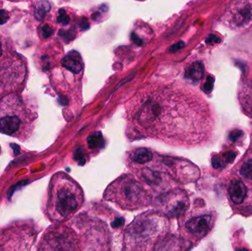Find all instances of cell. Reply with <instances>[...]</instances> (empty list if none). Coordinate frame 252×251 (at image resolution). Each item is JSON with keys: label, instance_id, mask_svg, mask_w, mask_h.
<instances>
[{"label": "cell", "instance_id": "cell-12", "mask_svg": "<svg viewBox=\"0 0 252 251\" xmlns=\"http://www.w3.org/2000/svg\"><path fill=\"white\" fill-rule=\"evenodd\" d=\"M154 155L151 150L145 147L136 148L128 153L129 163L131 166L145 165L151 162Z\"/></svg>", "mask_w": 252, "mask_h": 251}, {"label": "cell", "instance_id": "cell-8", "mask_svg": "<svg viewBox=\"0 0 252 251\" xmlns=\"http://www.w3.org/2000/svg\"><path fill=\"white\" fill-rule=\"evenodd\" d=\"M220 20L229 29L248 28L252 25V0H231Z\"/></svg>", "mask_w": 252, "mask_h": 251}, {"label": "cell", "instance_id": "cell-7", "mask_svg": "<svg viewBox=\"0 0 252 251\" xmlns=\"http://www.w3.org/2000/svg\"><path fill=\"white\" fill-rule=\"evenodd\" d=\"M37 249L41 251L79 250L75 233L69 225L50 228L46 231Z\"/></svg>", "mask_w": 252, "mask_h": 251}, {"label": "cell", "instance_id": "cell-23", "mask_svg": "<svg viewBox=\"0 0 252 251\" xmlns=\"http://www.w3.org/2000/svg\"><path fill=\"white\" fill-rule=\"evenodd\" d=\"M10 1H14V2H19V1H25L27 0H8Z\"/></svg>", "mask_w": 252, "mask_h": 251}, {"label": "cell", "instance_id": "cell-6", "mask_svg": "<svg viewBox=\"0 0 252 251\" xmlns=\"http://www.w3.org/2000/svg\"><path fill=\"white\" fill-rule=\"evenodd\" d=\"M35 232L31 225L25 223L11 225L0 230V250L31 249Z\"/></svg>", "mask_w": 252, "mask_h": 251}, {"label": "cell", "instance_id": "cell-24", "mask_svg": "<svg viewBox=\"0 0 252 251\" xmlns=\"http://www.w3.org/2000/svg\"><path fill=\"white\" fill-rule=\"evenodd\" d=\"M1 6H2V1L0 0V9L1 8Z\"/></svg>", "mask_w": 252, "mask_h": 251}, {"label": "cell", "instance_id": "cell-9", "mask_svg": "<svg viewBox=\"0 0 252 251\" xmlns=\"http://www.w3.org/2000/svg\"><path fill=\"white\" fill-rule=\"evenodd\" d=\"M189 206L188 195L181 190L168 192L162 195L157 200V211L168 218L183 216Z\"/></svg>", "mask_w": 252, "mask_h": 251}, {"label": "cell", "instance_id": "cell-16", "mask_svg": "<svg viewBox=\"0 0 252 251\" xmlns=\"http://www.w3.org/2000/svg\"><path fill=\"white\" fill-rule=\"evenodd\" d=\"M241 174L249 181H252V158L243 164L241 168Z\"/></svg>", "mask_w": 252, "mask_h": 251}, {"label": "cell", "instance_id": "cell-4", "mask_svg": "<svg viewBox=\"0 0 252 251\" xmlns=\"http://www.w3.org/2000/svg\"><path fill=\"white\" fill-rule=\"evenodd\" d=\"M38 118L36 110L16 92L0 99V133L26 141L31 138Z\"/></svg>", "mask_w": 252, "mask_h": 251}, {"label": "cell", "instance_id": "cell-22", "mask_svg": "<svg viewBox=\"0 0 252 251\" xmlns=\"http://www.w3.org/2000/svg\"><path fill=\"white\" fill-rule=\"evenodd\" d=\"M183 46L184 44H182V43H178L177 44H175V45H173V47L170 48V51L176 52V50H179V49H180L181 47H183Z\"/></svg>", "mask_w": 252, "mask_h": 251}, {"label": "cell", "instance_id": "cell-2", "mask_svg": "<svg viewBox=\"0 0 252 251\" xmlns=\"http://www.w3.org/2000/svg\"><path fill=\"white\" fill-rule=\"evenodd\" d=\"M84 193L81 186L63 172L52 177L46 203V215L53 223L70 220L84 204Z\"/></svg>", "mask_w": 252, "mask_h": 251}, {"label": "cell", "instance_id": "cell-11", "mask_svg": "<svg viewBox=\"0 0 252 251\" xmlns=\"http://www.w3.org/2000/svg\"><path fill=\"white\" fill-rule=\"evenodd\" d=\"M229 197L235 204H241L247 197V188L241 180H233L229 186Z\"/></svg>", "mask_w": 252, "mask_h": 251}, {"label": "cell", "instance_id": "cell-15", "mask_svg": "<svg viewBox=\"0 0 252 251\" xmlns=\"http://www.w3.org/2000/svg\"><path fill=\"white\" fill-rule=\"evenodd\" d=\"M50 6L47 1H41L37 4L35 8V16L38 20L43 19L47 13L50 10Z\"/></svg>", "mask_w": 252, "mask_h": 251}, {"label": "cell", "instance_id": "cell-17", "mask_svg": "<svg viewBox=\"0 0 252 251\" xmlns=\"http://www.w3.org/2000/svg\"><path fill=\"white\" fill-rule=\"evenodd\" d=\"M12 51L10 44L7 42L6 38L0 35V59L2 58L6 55Z\"/></svg>", "mask_w": 252, "mask_h": 251}, {"label": "cell", "instance_id": "cell-3", "mask_svg": "<svg viewBox=\"0 0 252 251\" xmlns=\"http://www.w3.org/2000/svg\"><path fill=\"white\" fill-rule=\"evenodd\" d=\"M170 231L167 216L158 211L145 212L126 227L123 250H156V246L166 240Z\"/></svg>", "mask_w": 252, "mask_h": 251}, {"label": "cell", "instance_id": "cell-13", "mask_svg": "<svg viewBox=\"0 0 252 251\" xmlns=\"http://www.w3.org/2000/svg\"><path fill=\"white\" fill-rule=\"evenodd\" d=\"M62 64L67 70L74 73H79L83 69L82 60L78 53L72 51L68 53L62 60Z\"/></svg>", "mask_w": 252, "mask_h": 251}, {"label": "cell", "instance_id": "cell-5", "mask_svg": "<svg viewBox=\"0 0 252 251\" xmlns=\"http://www.w3.org/2000/svg\"><path fill=\"white\" fill-rule=\"evenodd\" d=\"M103 197L121 209L136 211L151 206L154 201L152 195L141 181L133 175H121L111 183L105 190Z\"/></svg>", "mask_w": 252, "mask_h": 251}, {"label": "cell", "instance_id": "cell-10", "mask_svg": "<svg viewBox=\"0 0 252 251\" xmlns=\"http://www.w3.org/2000/svg\"><path fill=\"white\" fill-rule=\"evenodd\" d=\"M213 217L210 215L191 216L180 222L181 231L188 238L201 240L212 228Z\"/></svg>", "mask_w": 252, "mask_h": 251}, {"label": "cell", "instance_id": "cell-21", "mask_svg": "<svg viewBox=\"0 0 252 251\" xmlns=\"http://www.w3.org/2000/svg\"><path fill=\"white\" fill-rule=\"evenodd\" d=\"M244 94L249 99H252V81H250L244 88Z\"/></svg>", "mask_w": 252, "mask_h": 251}, {"label": "cell", "instance_id": "cell-19", "mask_svg": "<svg viewBox=\"0 0 252 251\" xmlns=\"http://www.w3.org/2000/svg\"><path fill=\"white\" fill-rule=\"evenodd\" d=\"M57 21L59 24H62V25H66L69 23V22H70V19H69V16L66 14L65 10L62 9V10H59Z\"/></svg>", "mask_w": 252, "mask_h": 251}, {"label": "cell", "instance_id": "cell-1", "mask_svg": "<svg viewBox=\"0 0 252 251\" xmlns=\"http://www.w3.org/2000/svg\"><path fill=\"white\" fill-rule=\"evenodd\" d=\"M205 104L176 86H148L126 105L127 122L139 135L172 146L196 144L204 131Z\"/></svg>", "mask_w": 252, "mask_h": 251}, {"label": "cell", "instance_id": "cell-18", "mask_svg": "<svg viewBox=\"0 0 252 251\" xmlns=\"http://www.w3.org/2000/svg\"><path fill=\"white\" fill-rule=\"evenodd\" d=\"M38 32L41 38H47L53 35V29L50 25L45 24V25H41L38 28Z\"/></svg>", "mask_w": 252, "mask_h": 251}, {"label": "cell", "instance_id": "cell-20", "mask_svg": "<svg viewBox=\"0 0 252 251\" xmlns=\"http://www.w3.org/2000/svg\"><path fill=\"white\" fill-rule=\"evenodd\" d=\"M10 18V12L4 9H0V25H4L8 22Z\"/></svg>", "mask_w": 252, "mask_h": 251}, {"label": "cell", "instance_id": "cell-14", "mask_svg": "<svg viewBox=\"0 0 252 251\" xmlns=\"http://www.w3.org/2000/svg\"><path fill=\"white\" fill-rule=\"evenodd\" d=\"M203 66L199 63H195L192 64L187 71V77L194 81H198L201 79L203 75Z\"/></svg>", "mask_w": 252, "mask_h": 251}]
</instances>
